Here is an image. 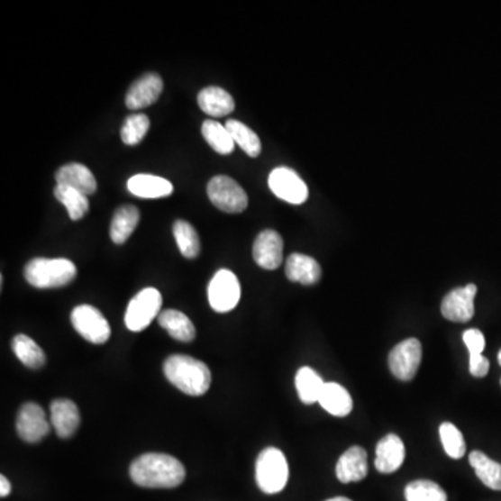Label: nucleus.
I'll use <instances>...</instances> for the list:
<instances>
[{
  "label": "nucleus",
  "instance_id": "1",
  "mask_svg": "<svg viewBox=\"0 0 501 501\" xmlns=\"http://www.w3.org/2000/svg\"><path fill=\"white\" fill-rule=\"evenodd\" d=\"M130 477L138 487L173 489L186 479V468L175 457L163 452H147L130 467Z\"/></svg>",
  "mask_w": 501,
  "mask_h": 501
},
{
  "label": "nucleus",
  "instance_id": "2",
  "mask_svg": "<svg viewBox=\"0 0 501 501\" xmlns=\"http://www.w3.org/2000/svg\"><path fill=\"white\" fill-rule=\"evenodd\" d=\"M163 372L171 385L193 397L205 395L211 387V370L193 357L171 355L163 365Z\"/></svg>",
  "mask_w": 501,
  "mask_h": 501
},
{
  "label": "nucleus",
  "instance_id": "3",
  "mask_svg": "<svg viewBox=\"0 0 501 501\" xmlns=\"http://www.w3.org/2000/svg\"><path fill=\"white\" fill-rule=\"evenodd\" d=\"M76 276V265L65 258H35L24 269L25 280L37 288L65 287Z\"/></svg>",
  "mask_w": 501,
  "mask_h": 501
},
{
  "label": "nucleus",
  "instance_id": "4",
  "mask_svg": "<svg viewBox=\"0 0 501 501\" xmlns=\"http://www.w3.org/2000/svg\"><path fill=\"white\" fill-rule=\"evenodd\" d=\"M258 487L266 495H276L285 489L288 480V464L285 454L276 447L260 452L255 467Z\"/></svg>",
  "mask_w": 501,
  "mask_h": 501
},
{
  "label": "nucleus",
  "instance_id": "5",
  "mask_svg": "<svg viewBox=\"0 0 501 501\" xmlns=\"http://www.w3.org/2000/svg\"><path fill=\"white\" fill-rule=\"evenodd\" d=\"M163 298L159 290L153 287L141 290L130 301L125 311L124 322L129 331L142 332L152 323L153 319L159 318L162 314Z\"/></svg>",
  "mask_w": 501,
  "mask_h": 501
},
{
  "label": "nucleus",
  "instance_id": "6",
  "mask_svg": "<svg viewBox=\"0 0 501 501\" xmlns=\"http://www.w3.org/2000/svg\"><path fill=\"white\" fill-rule=\"evenodd\" d=\"M71 324L77 333L92 344H105L111 339V324L96 306H76L71 312Z\"/></svg>",
  "mask_w": 501,
  "mask_h": 501
},
{
  "label": "nucleus",
  "instance_id": "7",
  "mask_svg": "<svg viewBox=\"0 0 501 501\" xmlns=\"http://www.w3.org/2000/svg\"><path fill=\"white\" fill-rule=\"evenodd\" d=\"M208 196L217 209L226 214H241L248 206L244 188L227 176H216L209 181Z\"/></svg>",
  "mask_w": 501,
  "mask_h": 501
},
{
  "label": "nucleus",
  "instance_id": "8",
  "mask_svg": "<svg viewBox=\"0 0 501 501\" xmlns=\"http://www.w3.org/2000/svg\"><path fill=\"white\" fill-rule=\"evenodd\" d=\"M241 298V286L232 270L222 269L214 273L208 287V300L214 311L226 314L236 308Z\"/></svg>",
  "mask_w": 501,
  "mask_h": 501
},
{
  "label": "nucleus",
  "instance_id": "9",
  "mask_svg": "<svg viewBox=\"0 0 501 501\" xmlns=\"http://www.w3.org/2000/svg\"><path fill=\"white\" fill-rule=\"evenodd\" d=\"M422 361V344L419 340L406 339L391 350L388 367L397 379L408 382L415 378Z\"/></svg>",
  "mask_w": 501,
  "mask_h": 501
},
{
  "label": "nucleus",
  "instance_id": "10",
  "mask_svg": "<svg viewBox=\"0 0 501 501\" xmlns=\"http://www.w3.org/2000/svg\"><path fill=\"white\" fill-rule=\"evenodd\" d=\"M269 188L278 198L301 205L308 199V187L290 168H276L269 175Z\"/></svg>",
  "mask_w": 501,
  "mask_h": 501
},
{
  "label": "nucleus",
  "instance_id": "11",
  "mask_svg": "<svg viewBox=\"0 0 501 501\" xmlns=\"http://www.w3.org/2000/svg\"><path fill=\"white\" fill-rule=\"evenodd\" d=\"M15 428L19 436L27 443H38L50 432L45 411L42 410V406L35 403L24 404L20 408Z\"/></svg>",
  "mask_w": 501,
  "mask_h": 501
},
{
  "label": "nucleus",
  "instance_id": "12",
  "mask_svg": "<svg viewBox=\"0 0 501 501\" xmlns=\"http://www.w3.org/2000/svg\"><path fill=\"white\" fill-rule=\"evenodd\" d=\"M477 293L478 287L475 285H467L450 291L441 306L444 318L459 323L471 321L475 315L474 300Z\"/></svg>",
  "mask_w": 501,
  "mask_h": 501
},
{
  "label": "nucleus",
  "instance_id": "13",
  "mask_svg": "<svg viewBox=\"0 0 501 501\" xmlns=\"http://www.w3.org/2000/svg\"><path fill=\"white\" fill-rule=\"evenodd\" d=\"M163 80L159 74L147 73L130 87L125 96V105L130 111H140L150 106L160 98Z\"/></svg>",
  "mask_w": 501,
  "mask_h": 501
},
{
  "label": "nucleus",
  "instance_id": "14",
  "mask_svg": "<svg viewBox=\"0 0 501 501\" xmlns=\"http://www.w3.org/2000/svg\"><path fill=\"white\" fill-rule=\"evenodd\" d=\"M255 262L266 270L278 269L283 262V239L275 230H263L252 250Z\"/></svg>",
  "mask_w": 501,
  "mask_h": 501
},
{
  "label": "nucleus",
  "instance_id": "15",
  "mask_svg": "<svg viewBox=\"0 0 501 501\" xmlns=\"http://www.w3.org/2000/svg\"><path fill=\"white\" fill-rule=\"evenodd\" d=\"M50 422L61 439L74 436L81 422L78 406L68 398H58L50 404Z\"/></svg>",
  "mask_w": 501,
  "mask_h": 501
},
{
  "label": "nucleus",
  "instance_id": "16",
  "mask_svg": "<svg viewBox=\"0 0 501 501\" xmlns=\"http://www.w3.org/2000/svg\"><path fill=\"white\" fill-rule=\"evenodd\" d=\"M405 459V447L397 434H387L376 447L375 467L380 474H393Z\"/></svg>",
  "mask_w": 501,
  "mask_h": 501
},
{
  "label": "nucleus",
  "instance_id": "17",
  "mask_svg": "<svg viewBox=\"0 0 501 501\" xmlns=\"http://www.w3.org/2000/svg\"><path fill=\"white\" fill-rule=\"evenodd\" d=\"M337 479L342 483L360 482L368 475V454L362 447L352 446L339 459Z\"/></svg>",
  "mask_w": 501,
  "mask_h": 501
},
{
  "label": "nucleus",
  "instance_id": "18",
  "mask_svg": "<svg viewBox=\"0 0 501 501\" xmlns=\"http://www.w3.org/2000/svg\"><path fill=\"white\" fill-rule=\"evenodd\" d=\"M55 178L60 186L71 187L74 190L86 194L87 196L96 194L98 190V184H96L91 170L81 163H68V165L61 166L56 171Z\"/></svg>",
  "mask_w": 501,
  "mask_h": 501
},
{
  "label": "nucleus",
  "instance_id": "19",
  "mask_svg": "<svg viewBox=\"0 0 501 501\" xmlns=\"http://www.w3.org/2000/svg\"><path fill=\"white\" fill-rule=\"evenodd\" d=\"M127 188L132 196L145 199L166 198L175 191L170 181L152 175L132 176L127 181Z\"/></svg>",
  "mask_w": 501,
  "mask_h": 501
},
{
  "label": "nucleus",
  "instance_id": "20",
  "mask_svg": "<svg viewBox=\"0 0 501 501\" xmlns=\"http://www.w3.org/2000/svg\"><path fill=\"white\" fill-rule=\"evenodd\" d=\"M286 276L294 283L304 286L315 285L321 280V265L312 257L304 254H293L286 262Z\"/></svg>",
  "mask_w": 501,
  "mask_h": 501
},
{
  "label": "nucleus",
  "instance_id": "21",
  "mask_svg": "<svg viewBox=\"0 0 501 501\" xmlns=\"http://www.w3.org/2000/svg\"><path fill=\"white\" fill-rule=\"evenodd\" d=\"M198 105L204 114L212 117H223L234 111V99L221 87H206L198 94Z\"/></svg>",
  "mask_w": 501,
  "mask_h": 501
},
{
  "label": "nucleus",
  "instance_id": "22",
  "mask_svg": "<svg viewBox=\"0 0 501 501\" xmlns=\"http://www.w3.org/2000/svg\"><path fill=\"white\" fill-rule=\"evenodd\" d=\"M319 404L327 413L334 416H347L352 411V397L339 383H326L322 390Z\"/></svg>",
  "mask_w": 501,
  "mask_h": 501
},
{
  "label": "nucleus",
  "instance_id": "23",
  "mask_svg": "<svg viewBox=\"0 0 501 501\" xmlns=\"http://www.w3.org/2000/svg\"><path fill=\"white\" fill-rule=\"evenodd\" d=\"M158 322L173 339L178 342H190L196 339V326L183 312L166 309L160 314Z\"/></svg>",
  "mask_w": 501,
  "mask_h": 501
},
{
  "label": "nucleus",
  "instance_id": "24",
  "mask_svg": "<svg viewBox=\"0 0 501 501\" xmlns=\"http://www.w3.org/2000/svg\"><path fill=\"white\" fill-rule=\"evenodd\" d=\"M140 223V211L134 205H123L114 212L111 224V239L114 244H124Z\"/></svg>",
  "mask_w": 501,
  "mask_h": 501
},
{
  "label": "nucleus",
  "instance_id": "25",
  "mask_svg": "<svg viewBox=\"0 0 501 501\" xmlns=\"http://www.w3.org/2000/svg\"><path fill=\"white\" fill-rule=\"evenodd\" d=\"M469 464L485 487L501 490V464L493 461L482 451H472L469 454Z\"/></svg>",
  "mask_w": 501,
  "mask_h": 501
},
{
  "label": "nucleus",
  "instance_id": "26",
  "mask_svg": "<svg viewBox=\"0 0 501 501\" xmlns=\"http://www.w3.org/2000/svg\"><path fill=\"white\" fill-rule=\"evenodd\" d=\"M324 385L316 370L309 367L301 368L296 375V387L304 404H314L319 401Z\"/></svg>",
  "mask_w": 501,
  "mask_h": 501
},
{
  "label": "nucleus",
  "instance_id": "27",
  "mask_svg": "<svg viewBox=\"0 0 501 501\" xmlns=\"http://www.w3.org/2000/svg\"><path fill=\"white\" fill-rule=\"evenodd\" d=\"M13 351L20 361L31 369H40L45 365L46 355L37 342L25 334L15 336L12 342Z\"/></svg>",
  "mask_w": 501,
  "mask_h": 501
},
{
  "label": "nucleus",
  "instance_id": "28",
  "mask_svg": "<svg viewBox=\"0 0 501 501\" xmlns=\"http://www.w3.org/2000/svg\"><path fill=\"white\" fill-rule=\"evenodd\" d=\"M55 196L60 204L66 206L71 221H80L88 214L89 201L86 194L74 190L71 187L58 184L55 188Z\"/></svg>",
  "mask_w": 501,
  "mask_h": 501
},
{
  "label": "nucleus",
  "instance_id": "29",
  "mask_svg": "<svg viewBox=\"0 0 501 501\" xmlns=\"http://www.w3.org/2000/svg\"><path fill=\"white\" fill-rule=\"evenodd\" d=\"M202 135L206 142L214 148V152L221 155H230L234 150L236 142L232 141L226 125H222L216 120H205L202 124Z\"/></svg>",
  "mask_w": 501,
  "mask_h": 501
},
{
  "label": "nucleus",
  "instance_id": "30",
  "mask_svg": "<svg viewBox=\"0 0 501 501\" xmlns=\"http://www.w3.org/2000/svg\"><path fill=\"white\" fill-rule=\"evenodd\" d=\"M226 129L229 130L232 141L247 153L250 158H257L260 155L262 150V144H260V137L257 132H252L250 127L239 120H227Z\"/></svg>",
  "mask_w": 501,
  "mask_h": 501
},
{
  "label": "nucleus",
  "instance_id": "31",
  "mask_svg": "<svg viewBox=\"0 0 501 501\" xmlns=\"http://www.w3.org/2000/svg\"><path fill=\"white\" fill-rule=\"evenodd\" d=\"M176 242H178V250H180L183 257L188 260H194L198 257L201 250V242H199L198 232L194 229L193 224L186 221H178L173 226Z\"/></svg>",
  "mask_w": 501,
  "mask_h": 501
},
{
  "label": "nucleus",
  "instance_id": "32",
  "mask_svg": "<svg viewBox=\"0 0 501 501\" xmlns=\"http://www.w3.org/2000/svg\"><path fill=\"white\" fill-rule=\"evenodd\" d=\"M406 501H447V495L442 487L432 480H415L406 485L405 492Z\"/></svg>",
  "mask_w": 501,
  "mask_h": 501
},
{
  "label": "nucleus",
  "instance_id": "33",
  "mask_svg": "<svg viewBox=\"0 0 501 501\" xmlns=\"http://www.w3.org/2000/svg\"><path fill=\"white\" fill-rule=\"evenodd\" d=\"M439 433H441L442 443H443L447 456L456 460L462 459L467 452V446H465L464 436L459 428L452 425L451 422H444L439 429Z\"/></svg>",
  "mask_w": 501,
  "mask_h": 501
},
{
  "label": "nucleus",
  "instance_id": "34",
  "mask_svg": "<svg viewBox=\"0 0 501 501\" xmlns=\"http://www.w3.org/2000/svg\"><path fill=\"white\" fill-rule=\"evenodd\" d=\"M150 122L145 114H138L125 119L122 127V140L125 145H137L144 140L150 130Z\"/></svg>",
  "mask_w": 501,
  "mask_h": 501
},
{
  "label": "nucleus",
  "instance_id": "35",
  "mask_svg": "<svg viewBox=\"0 0 501 501\" xmlns=\"http://www.w3.org/2000/svg\"><path fill=\"white\" fill-rule=\"evenodd\" d=\"M462 340H464L469 355L482 354L483 350H485V344H487L485 336L478 329H468V331H465L464 334H462Z\"/></svg>",
  "mask_w": 501,
  "mask_h": 501
},
{
  "label": "nucleus",
  "instance_id": "36",
  "mask_svg": "<svg viewBox=\"0 0 501 501\" xmlns=\"http://www.w3.org/2000/svg\"><path fill=\"white\" fill-rule=\"evenodd\" d=\"M489 360L483 357L482 354L479 355H469V372L475 378H483L487 376L489 372Z\"/></svg>",
  "mask_w": 501,
  "mask_h": 501
},
{
  "label": "nucleus",
  "instance_id": "37",
  "mask_svg": "<svg viewBox=\"0 0 501 501\" xmlns=\"http://www.w3.org/2000/svg\"><path fill=\"white\" fill-rule=\"evenodd\" d=\"M12 492V485H10L9 479H7L5 475L0 477V496L2 497H7Z\"/></svg>",
  "mask_w": 501,
  "mask_h": 501
},
{
  "label": "nucleus",
  "instance_id": "38",
  "mask_svg": "<svg viewBox=\"0 0 501 501\" xmlns=\"http://www.w3.org/2000/svg\"><path fill=\"white\" fill-rule=\"evenodd\" d=\"M326 501H352V500H350V498L347 497H333V498H329V500Z\"/></svg>",
  "mask_w": 501,
  "mask_h": 501
},
{
  "label": "nucleus",
  "instance_id": "39",
  "mask_svg": "<svg viewBox=\"0 0 501 501\" xmlns=\"http://www.w3.org/2000/svg\"><path fill=\"white\" fill-rule=\"evenodd\" d=\"M498 362H500V365H501V350H500V352H498Z\"/></svg>",
  "mask_w": 501,
  "mask_h": 501
}]
</instances>
